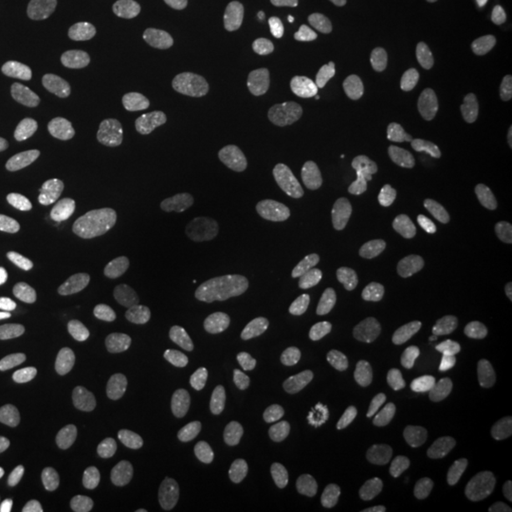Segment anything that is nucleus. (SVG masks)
I'll return each instance as SVG.
<instances>
[{
  "label": "nucleus",
  "instance_id": "20e7f679",
  "mask_svg": "<svg viewBox=\"0 0 512 512\" xmlns=\"http://www.w3.org/2000/svg\"><path fill=\"white\" fill-rule=\"evenodd\" d=\"M245 268V253L236 239H207L196 260L194 277L211 293H238L245 285Z\"/></svg>",
  "mask_w": 512,
  "mask_h": 512
},
{
  "label": "nucleus",
  "instance_id": "5701e85b",
  "mask_svg": "<svg viewBox=\"0 0 512 512\" xmlns=\"http://www.w3.org/2000/svg\"><path fill=\"white\" fill-rule=\"evenodd\" d=\"M14 401L23 412H27L31 418L38 421H59L65 416V410L61 403L55 399L52 393L23 385L14 391Z\"/></svg>",
  "mask_w": 512,
  "mask_h": 512
},
{
  "label": "nucleus",
  "instance_id": "b1692460",
  "mask_svg": "<svg viewBox=\"0 0 512 512\" xmlns=\"http://www.w3.org/2000/svg\"><path fill=\"white\" fill-rule=\"evenodd\" d=\"M40 459V450L33 440L8 429H0V461L31 467Z\"/></svg>",
  "mask_w": 512,
  "mask_h": 512
},
{
  "label": "nucleus",
  "instance_id": "6e6552de",
  "mask_svg": "<svg viewBox=\"0 0 512 512\" xmlns=\"http://www.w3.org/2000/svg\"><path fill=\"white\" fill-rule=\"evenodd\" d=\"M128 366L116 357L97 359L84 370L78 384L76 403L84 410H101L114 403L128 380Z\"/></svg>",
  "mask_w": 512,
  "mask_h": 512
},
{
  "label": "nucleus",
  "instance_id": "39448f33",
  "mask_svg": "<svg viewBox=\"0 0 512 512\" xmlns=\"http://www.w3.org/2000/svg\"><path fill=\"white\" fill-rule=\"evenodd\" d=\"M440 321L471 344H486L494 336V317L473 291L446 294L437 306Z\"/></svg>",
  "mask_w": 512,
  "mask_h": 512
},
{
  "label": "nucleus",
  "instance_id": "a878e982",
  "mask_svg": "<svg viewBox=\"0 0 512 512\" xmlns=\"http://www.w3.org/2000/svg\"><path fill=\"white\" fill-rule=\"evenodd\" d=\"M494 169L497 181L505 190L512 192V139L497 148Z\"/></svg>",
  "mask_w": 512,
  "mask_h": 512
},
{
  "label": "nucleus",
  "instance_id": "c85d7f7f",
  "mask_svg": "<svg viewBox=\"0 0 512 512\" xmlns=\"http://www.w3.org/2000/svg\"><path fill=\"white\" fill-rule=\"evenodd\" d=\"M505 99L509 101V105H512V80L505 86Z\"/></svg>",
  "mask_w": 512,
  "mask_h": 512
},
{
  "label": "nucleus",
  "instance_id": "423d86ee",
  "mask_svg": "<svg viewBox=\"0 0 512 512\" xmlns=\"http://www.w3.org/2000/svg\"><path fill=\"white\" fill-rule=\"evenodd\" d=\"M332 241V230L325 222H306L277 234L272 239L270 251L277 266L283 270H296L311 256L329 249Z\"/></svg>",
  "mask_w": 512,
  "mask_h": 512
},
{
  "label": "nucleus",
  "instance_id": "412c9836",
  "mask_svg": "<svg viewBox=\"0 0 512 512\" xmlns=\"http://www.w3.org/2000/svg\"><path fill=\"white\" fill-rule=\"evenodd\" d=\"M245 209L256 222H279L294 219L300 211V203L281 186L260 184L247 190Z\"/></svg>",
  "mask_w": 512,
  "mask_h": 512
},
{
  "label": "nucleus",
  "instance_id": "7ed1b4c3",
  "mask_svg": "<svg viewBox=\"0 0 512 512\" xmlns=\"http://www.w3.org/2000/svg\"><path fill=\"white\" fill-rule=\"evenodd\" d=\"M439 454L435 444L420 435H391L374 450L370 465L385 482H420L437 467Z\"/></svg>",
  "mask_w": 512,
  "mask_h": 512
},
{
  "label": "nucleus",
  "instance_id": "cd10ccee",
  "mask_svg": "<svg viewBox=\"0 0 512 512\" xmlns=\"http://www.w3.org/2000/svg\"><path fill=\"white\" fill-rule=\"evenodd\" d=\"M14 512H46L42 511V509H38L35 505H31V503H18L16 507H14Z\"/></svg>",
  "mask_w": 512,
  "mask_h": 512
},
{
  "label": "nucleus",
  "instance_id": "bb28decb",
  "mask_svg": "<svg viewBox=\"0 0 512 512\" xmlns=\"http://www.w3.org/2000/svg\"><path fill=\"white\" fill-rule=\"evenodd\" d=\"M16 293H18L16 283H14L10 277L0 275V304H4V302H8V300H12V298L16 296Z\"/></svg>",
  "mask_w": 512,
  "mask_h": 512
},
{
  "label": "nucleus",
  "instance_id": "aec40b11",
  "mask_svg": "<svg viewBox=\"0 0 512 512\" xmlns=\"http://www.w3.org/2000/svg\"><path fill=\"white\" fill-rule=\"evenodd\" d=\"M192 57L177 44H158L137 59V74L147 82H175L190 73Z\"/></svg>",
  "mask_w": 512,
  "mask_h": 512
},
{
  "label": "nucleus",
  "instance_id": "dca6fc26",
  "mask_svg": "<svg viewBox=\"0 0 512 512\" xmlns=\"http://www.w3.org/2000/svg\"><path fill=\"white\" fill-rule=\"evenodd\" d=\"M122 124L137 137H165L181 126V114L167 101L143 99L124 109Z\"/></svg>",
  "mask_w": 512,
  "mask_h": 512
},
{
  "label": "nucleus",
  "instance_id": "1a4fd4ad",
  "mask_svg": "<svg viewBox=\"0 0 512 512\" xmlns=\"http://www.w3.org/2000/svg\"><path fill=\"white\" fill-rule=\"evenodd\" d=\"M488 35V14L476 2L461 4L448 27V54L458 63H469L482 54Z\"/></svg>",
  "mask_w": 512,
  "mask_h": 512
},
{
  "label": "nucleus",
  "instance_id": "f8f14e48",
  "mask_svg": "<svg viewBox=\"0 0 512 512\" xmlns=\"http://www.w3.org/2000/svg\"><path fill=\"white\" fill-rule=\"evenodd\" d=\"M95 260L103 272L122 281H137L150 270L143 245L124 234L103 239L95 249Z\"/></svg>",
  "mask_w": 512,
  "mask_h": 512
},
{
  "label": "nucleus",
  "instance_id": "393cba45",
  "mask_svg": "<svg viewBox=\"0 0 512 512\" xmlns=\"http://www.w3.org/2000/svg\"><path fill=\"white\" fill-rule=\"evenodd\" d=\"M329 4L349 19L370 18L376 8V0H329Z\"/></svg>",
  "mask_w": 512,
  "mask_h": 512
},
{
  "label": "nucleus",
  "instance_id": "6ab92c4d",
  "mask_svg": "<svg viewBox=\"0 0 512 512\" xmlns=\"http://www.w3.org/2000/svg\"><path fill=\"white\" fill-rule=\"evenodd\" d=\"M150 421V403L145 397H126L114 404L101 423V435L109 442L122 444L135 440Z\"/></svg>",
  "mask_w": 512,
  "mask_h": 512
},
{
  "label": "nucleus",
  "instance_id": "9b49d317",
  "mask_svg": "<svg viewBox=\"0 0 512 512\" xmlns=\"http://www.w3.org/2000/svg\"><path fill=\"white\" fill-rule=\"evenodd\" d=\"M84 167L93 181L107 186L120 196H133L141 190V171L126 156L110 148H92L84 158Z\"/></svg>",
  "mask_w": 512,
  "mask_h": 512
},
{
  "label": "nucleus",
  "instance_id": "f3484780",
  "mask_svg": "<svg viewBox=\"0 0 512 512\" xmlns=\"http://www.w3.org/2000/svg\"><path fill=\"white\" fill-rule=\"evenodd\" d=\"M2 141L12 152L48 162H59L65 152V145L59 133L33 122H18L10 126L4 131Z\"/></svg>",
  "mask_w": 512,
  "mask_h": 512
},
{
  "label": "nucleus",
  "instance_id": "f257e3e1",
  "mask_svg": "<svg viewBox=\"0 0 512 512\" xmlns=\"http://www.w3.org/2000/svg\"><path fill=\"white\" fill-rule=\"evenodd\" d=\"M234 427L226 418L205 416L179 421L148 444V467L169 478L202 473L228 454Z\"/></svg>",
  "mask_w": 512,
  "mask_h": 512
},
{
  "label": "nucleus",
  "instance_id": "4be33fe9",
  "mask_svg": "<svg viewBox=\"0 0 512 512\" xmlns=\"http://www.w3.org/2000/svg\"><path fill=\"white\" fill-rule=\"evenodd\" d=\"M74 256L76 247L71 239L50 236L44 239L33 253V258L29 262V275L37 283L52 281L73 264Z\"/></svg>",
  "mask_w": 512,
  "mask_h": 512
},
{
  "label": "nucleus",
  "instance_id": "2eb2a0df",
  "mask_svg": "<svg viewBox=\"0 0 512 512\" xmlns=\"http://www.w3.org/2000/svg\"><path fill=\"white\" fill-rule=\"evenodd\" d=\"M78 311L80 302L76 300H57L50 304H42L33 310L25 311L19 317L12 327V336L21 344L37 342L69 325Z\"/></svg>",
  "mask_w": 512,
  "mask_h": 512
},
{
  "label": "nucleus",
  "instance_id": "ddd939ff",
  "mask_svg": "<svg viewBox=\"0 0 512 512\" xmlns=\"http://www.w3.org/2000/svg\"><path fill=\"white\" fill-rule=\"evenodd\" d=\"M385 408L387 395L384 391L376 385H365L329 399L321 406V416L334 425H365L368 421L378 418Z\"/></svg>",
  "mask_w": 512,
  "mask_h": 512
},
{
  "label": "nucleus",
  "instance_id": "f03ea898",
  "mask_svg": "<svg viewBox=\"0 0 512 512\" xmlns=\"http://www.w3.org/2000/svg\"><path fill=\"white\" fill-rule=\"evenodd\" d=\"M351 183L380 194H404L418 183V167L395 148L365 145L353 150L344 164Z\"/></svg>",
  "mask_w": 512,
  "mask_h": 512
},
{
  "label": "nucleus",
  "instance_id": "4468645a",
  "mask_svg": "<svg viewBox=\"0 0 512 512\" xmlns=\"http://www.w3.org/2000/svg\"><path fill=\"white\" fill-rule=\"evenodd\" d=\"M21 186L31 202L55 215H71L80 205V196L69 184L38 165L25 167L21 175Z\"/></svg>",
  "mask_w": 512,
  "mask_h": 512
},
{
  "label": "nucleus",
  "instance_id": "a211bd4d",
  "mask_svg": "<svg viewBox=\"0 0 512 512\" xmlns=\"http://www.w3.org/2000/svg\"><path fill=\"white\" fill-rule=\"evenodd\" d=\"M224 18L241 37H268L281 25L279 8L268 0H236L228 6Z\"/></svg>",
  "mask_w": 512,
  "mask_h": 512
},
{
  "label": "nucleus",
  "instance_id": "9d476101",
  "mask_svg": "<svg viewBox=\"0 0 512 512\" xmlns=\"http://www.w3.org/2000/svg\"><path fill=\"white\" fill-rule=\"evenodd\" d=\"M287 78L296 90L319 99H334L346 92L348 80L334 63L298 55L287 65Z\"/></svg>",
  "mask_w": 512,
  "mask_h": 512
},
{
  "label": "nucleus",
  "instance_id": "0eeeda50",
  "mask_svg": "<svg viewBox=\"0 0 512 512\" xmlns=\"http://www.w3.org/2000/svg\"><path fill=\"white\" fill-rule=\"evenodd\" d=\"M114 0H61L55 10V33L65 40H90L109 23Z\"/></svg>",
  "mask_w": 512,
  "mask_h": 512
}]
</instances>
